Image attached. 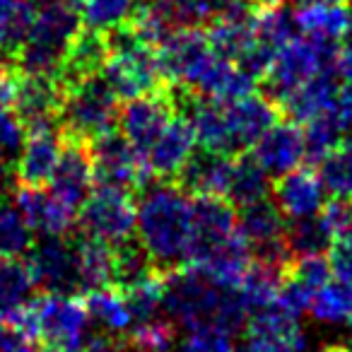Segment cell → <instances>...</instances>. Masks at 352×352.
Here are the masks:
<instances>
[{
	"label": "cell",
	"instance_id": "1",
	"mask_svg": "<svg viewBox=\"0 0 352 352\" xmlns=\"http://www.w3.org/2000/svg\"><path fill=\"white\" fill-rule=\"evenodd\" d=\"M176 107L191 118L203 147L232 157L249 152L263 138V133L278 123L280 116V107L265 94L217 102L184 89V97L176 99Z\"/></svg>",
	"mask_w": 352,
	"mask_h": 352
},
{
	"label": "cell",
	"instance_id": "2",
	"mask_svg": "<svg viewBox=\"0 0 352 352\" xmlns=\"http://www.w3.org/2000/svg\"><path fill=\"white\" fill-rule=\"evenodd\" d=\"M164 314L182 328L220 326L236 336L249 323V307L239 289L220 285L210 273L198 265H179L164 270Z\"/></svg>",
	"mask_w": 352,
	"mask_h": 352
},
{
	"label": "cell",
	"instance_id": "3",
	"mask_svg": "<svg viewBox=\"0 0 352 352\" xmlns=\"http://www.w3.org/2000/svg\"><path fill=\"white\" fill-rule=\"evenodd\" d=\"M193 230V196L169 179L150 182L138 196L135 234L157 268L188 263Z\"/></svg>",
	"mask_w": 352,
	"mask_h": 352
},
{
	"label": "cell",
	"instance_id": "4",
	"mask_svg": "<svg viewBox=\"0 0 352 352\" xmlns=\"http://www.w3.org/2000/svg\"><path fill=\"white\" fill-rule=\"evenodd\" d=\"M82 27L80 0H41L17 51V70L32 75H58Z\"/></svg>",
	"mask_w": 352,
	"mask_h": 352
},
{
	"label": "cell",
	"instance_id": "5",
	"mask_svg": "<svg viewBox=\"0 0 352 352\" xmlns=\"http://www.w3.org/2000/svg\"><path fill=\"white\" fill-rule=\"evenodd\" d=\"M12 323L39 342V352H85L92 338L85 302L65 292H44L30 299Z\"/></svg>",
	"mask_w": 352,
	"mask_h": 352
},
{
	"label": "cell",
	"instance_id": "6",
	"mask_svg": "<svg viewBox=\"0 0 352 352\" xmlns=\"http://www.w3.org/2000/svg\"><path fill=\"white\" fill-rule=\"evenodd\" d=\"M107 44L109 58L104 63L102 75L118 99L128 102V99L162 89L166 80L162 73L157 46L147 44L131 22L109 32Z\"/></svg>",
	"mask_w": 352,
	"mask_h": 352
},
{
	"label": "cell",
	"instance_id": "7",
	"mask_svg": "<svg viewBox=\"0 0 352 352\" xmlns=\"http://www.w3.org/2000/svg\"><path fill=\"white\" fill-rule=\"evenodd\" d=\"M118 97L104 75L78 80L65 87L63 107L58 113V123L65 138L92 142L104 133L116 131L118 126Z\"/></svg>",
	"mask_w": 352,
	"mask_h": 352
},
{
	"label": "cell",
	"instance_id": "8",
	"mask_svg": "<svg viewBox=\"0 0 352 352\" xmlns=\"http://www.w3.org/2000/svg\"><path fill=\"white\" fill-rule=\"evenodd\" d=\"M338 60H340V41L297 34L278 51L268 73L263 75L265 97L280 104L289 92L309 82L318 70L338 65Z\"/></svg>",
	"mask_w": 352,
	"mask_h": 352
},
{
	"label": "cell",
	"instance_id": "9",
	"mask_svg": "<svg viewBox=\"0 0 352 352\" xmlns=\"http://www.w3.org/2000/svg\"><path fill=\"white\" fill-rule=\"evenodd\" d=\"M78 215L82 236L118 246L135 234L138 201H133L126 188L97 184Z\"/></svg>",
	"mask_w": 352,
	"mask_h": 352
},
{
	"label": "cell",
	"instance_id": "10",
	"mask_svg": "<svg viewBox=\"0 0 352 352\" xmlns=\"http://www.w3.org/2000/svg\"><path fill=\"white\" fill-rule=\"evenodd\" d=\"M157 54H160L162 73H164L166 82L179 89H188V92L198 87L203 75L217 60L208 32L201 27L174 30L157 46Z\"/></svg>",
	"mask_w": 352,
	"mask_h": 352
},
{
	"label": "cell",
	"instance_id": "11",
	"mask_svg": "<svg viewBox=\"0 0 352 352\" xmlns=\"http://www.w3.org/2000/svg\"><path fill=\"white\" fill-rule=\"evenodd\" d=\"M92 155L94 176L97 184L104 186H118L126 191H142L152 182L150 166L145 157L126 140L121 131L104 133L102 138L87 142Z\"/></svg>",
	"mask_w": 352,
	"mask_h": 352
},
{
	"label": "cell",
	"instance_id": "12",
	"mask_svg": "<svg viewBox=\"0 0 352 352\" xmlns=\"http://www.w3.org/2000/svg\"><path fill=\"white\" fill-rule=\"evenodd\" d=\"M27 268L36 287L44 292L75 294L80 289L78 246L65 236H41L27 254Z\"/></svg>",
	"mask_w": 352,
	"mask_h": 352
},
{
	"label": "cell",
	"instance_id": "13",
	"mask_svg": "<svg viewBox=\"0 0 352 352\" xmlns=\"http://www.w3.org/2000/svg\"><path fill=\"white\" fill-rule=\"evenodd\" d=\"M176 113H179V107H176L174 92L157 89V92L128 99L123 104L121 113H118V131L145 157V152L164 133V128L169 126Z\"/></svg>",
	"mask_w": 352,
	"mask_h": 352
},
{
	"label": "cell",
	"instance_id": "14",
	"mask_svg": "<svg viewBox=\"0 0 352 352\" xmlns=\"http://www.w3.org/2000/svg\"><path fill=\"white\" fill-rule=\"evenodd\" d=\"M65 150V133L60 123H41L27 128L22 152L17 157L15 179L25 186H44L51 182L60 155Z\"/></svg>",
	"mask_w": 352,
	"mask_h": 352
},
{
	"label": "cell",
	"instance_id": "15",
	"mask_svg": "<svg viewBox=\"0 0 352 352\" xmlns=\"http://www.w3.org/2000/svg\"><path fill=\"white\" fill-rule=\"evenodd\" d=\"M94 186H97V176H94L89 145L82 140L65 138V150L60 155L54 176H51L49 191L58 201H63L73 212H80L89 193L94 191Z\"/></svg>",
	"mask_w": 352,
	"mask_h": 352
},
{
	"label": "cell",
	"instance_id": "16",
	"mask_svg": "<svg viewBox=\"0 0 352 352\" xmlns=\"http://www.w3.org/2000/svg\"><path fill=\"white\" fill-rule=\"evenodd\" d=\"M63 97L65 85L58 75H32L17 70L12 109L27 128L41 126V123H58Z\"/></svg>",
	"mask_w": 352,
	"mask_h": 352
},
{
	"label": "cell",
	"instance_id": "17",
	"mask_svg": "<svg viewBox=\"0 0 352 352\" xmlns=\"http://www.w3.org/2000/svg\"><path fill=\"white\" fill-rule=\"evenodd\" d=\"M196 145L198 135L191 118L179 111L164 128V133L145 152V162L150 166L152 179H176L186 166V162L193 157Z\"/></svg>",
	"mask_w": 352,
	"mask_h": 352
},
{
	"label": "cell",
	"instance_id": "18",
	"mask_svg": "<svg viewBox=\"0 0 352 352\" xmlns=\"http://www.w3.org/2000/svg\"><path fill=\"white\" fill-rule=\"evenodd\" d=\"M251 155L258 160V164L273 179L289 174L292 169L302 166V162L307 160L304 128L294 121H278L251 147Z\"/></svg>",
	"mask_w": 352,
	"mask_h": 352
},
{
	"label": "cell",
	"instance_id": "19",
	"mask_svg": "<svg viewBox=\"0 0 352 352\" xmlns=\"http://www.w3.org/2000/svg\"><path fill=\"white\" fill-rule=\"evenodd\" d=\"M342 87H345V82H342L340 68H338V65H328V68L318 70V73L314 75L309 82H304L302 87L289 92L278 107L289 121L304 126V123L311 121L314 116L328 111V109L340 99Z\"/></svg>",
	"mask_w": 352,
	"mask_h": 352
},
{
	"label": "cell",
	"instance_id": "20",
	"mask_svg": "<svg viewBox=\"0 0 352 352\" xmlns=\"http://www.w3.org/2000/svg\"><path fill=\"white\" fill-rule=\"evenodd\" d=\"M326 186H323L318 171L297 166L289 174L280 176L273 188V201L283 210L287 220H304L314 217L326 206Z\"/></svg>",
	"mask_w": 352,
	"mask_h": 352
},
{
	"label": "cell",
	"instance_id": "21",
	"mask_svg": "<svg viewBox=\"0 0 352 352\" xmlns=\"http://www.w3.org/2000/svg\"><path fill=\"white\" fill-rule=\"evenodd\" d=\"M232 166H234L232 155L203 147L201 152H193V157L186 162L179 174V184L193 198H227Z\"/></svg>",
	"mask_w": 352,
	"mask_h": 352
},
{
	"label": "cell",
	"instance_id": "22",
	"mask_svg": "<svg viewBox=\"0 0 352 352\" xmlns=\"http://www.w3.org/2000/svg\"><path fill=\"white\" fill-rule=\"evenodd\" d=\"M20 210L25 212L32 232L39 236H65L73 227L78 212H73L63 201L46 191L44 186H25L20 184L15 193Z\"/></svg>",
	"mask_w": 352,
	"mask_h": 352
},
{
	"label": "cell",
	"instance_id": "23",
	"mask_svg": "<svg viewBox=\"0 0 352 352\" xmlns=\"http://www.w3.org/2000/svg\"><path fill=\"white\" fill-rule=\"evenodd\" d=\"M232 0H140V10L155 17L164 30H188V27H210Z\"/></svg>",
	"mask_w": 352,
	"mask_h": 352
},
{
	"label": "cell",
	"instance_id": "24",
	"mask_svg": "<svg viewBox=\"0 0 352 352\" xmlns=\"http://www.w3.org/2000/svg\"><path fill=\"white\" fill-rule=\"evenodd\" d=\"M85 307H87L89 321L97 328L99 333L111 338H126L133 328V316L131 309H128L126 292L116 285L102 289H92L87 292L85 299Z\"/></svg>",
	"mask_w": 352,
	"mask_h": 352
},
{
	"label": "cell",
	"instance_id": "25",
	"mask_svg": "<svg viewBox=\"0 0 352 352\" xmlns=\"http://www.w3.org/2000/svg\"><path fill=\"white\" fill-rule=\"evenodd\" d=\"M107 58H109L107 34L82 27V32L75 36L73 46H70L68 56H65V63H63V68H60L58 78L63 80V85L68 87V85L78 82V80L99 75L104 70Z\"/></svg>",
	"mask_w": 352,
	"mask_h": 352
},
{
	"label": "cell",
	"instance_id": "26",
	"mask_svg": "<svg viewBox=\"0 0 352 352\" xmlns=\"http://www.w3.org/2000/svg\"><path fill=\"white\" fill-rule=\"evenodd\" d=\"M297 15L299 32L314 39H331L342 41L350 25L352 10L345 8V3H323V0H314V3H302L294 10Z\"/></svg>",
	"mask_w": 352,
	"mask_h": 352
},
{
	"label": "cell",
	"instance_id": "27",
	"mask_svg": "<svg viewBox=\"0 0 352 352\" xmlns=\"http://www.w3.org/2000/svg\"><path fill=\"white\" fill-rule=\"evenodd\" d=\"M270 179L273 176L258 164L251 152L234 157V166H232V179L230 188H227V201L234 203L236 208L251 206L270 198Z\"/></svg>",
	"mask_w": 352,
	"mask_h": 352
},
{
	"label": "cell",
	"instance_id": "28",
	"mask_svg": "<svg viewBox=\"0 0 352 352\" xmlns=\"http://www.w3.org/2000/svg\"><path fill=\"white\" fill-rule=\"evenodd\" d=\"M287 270L289 268H283V265L268 263V261H261V258L251 261L239 287H236L251 314L278 299L280 287H283L285 278H287Z\"/></svg>",
	"mask_w": 352,
	"mask_h": 352
},
{
	"label": "cell",
	"instance_id": "29",
	"mask_svg": "<svg viewBox=\"0 0 352 352\" xmlns=\"http://www.w3.org/2000/svg\"><path fill=\"white\" fill-rule=\"evenodd\" d=\"M34 287L27 263L0 258V326L15 321L17 314L30 304Z\"/></svg>",
	"mask_w": 352,
	"mask_h": 352
},
{
	"label": "cell",
	"instance_id": "30",
	"mask_svg": "<svg viewBox=\"0 0 352 352\" xmlns=\"http://www.w3.org/2000/svg\"><path fill=\"white\" fill-rule=\"evenodd\" d=\"M78 246V273H80V289H102L113 285V246L104 241L82 239L75 241Z\"/></svg>",
	"mask_w": 352,
	"mask_h": 352
},
{
	"label": "cell",
	"instance_id": "31",
	"mask_svg": "<svg viewBox=\"0 0 352 352\" xmlns=\"http://www.w3.org/2000/svg\"><path fill=\"white\" fill-rule=\"evenodd\" d=\"M32 227L15 198L0 196V258L17 261L32 249Z\"/></svg>",
	"mask_w": 352,
	"mask_h": 352
},
{
	"label": "cell",
	"instance_id": "32",
	"mask_svg": "<svg viewBox=\"0 0 352 352\" xmlns=\"http://www.w3.org/2000/svg\"><path fill=\"white\" fill-rule=\"evenodd\" d=\"M309 314L321 326H338L345 323L352 314V283L333 275L311 299Z\"/></svg>",
	"mask_w": 352,
	"mask_h": 352
},
{
	"label": "cell",
	"instance_id": "33",
	"mask_svg": "<svg viewBox=\"0 0 352 352\" xmlns=\"http://www.w3.org/2000/svg\"><path fill=\"white\" fill-rule=\"evenodd\" d=\"M34 12L32 0H0V58H17Z\"/></svg>",
	"mask_w": 352,
	"mask_h": 352
},
{
	"label": "cell",
	"instance_id": "34",
	"mask_svg": "<svg viewBox=\"0 0 352 352\" xmlns=\"http://www.w3.org/2000/svg\"><path fill=\"white\" fill-rule=\"evenodd\" d=\"M318 176L328 196L352 203V138L338 142L318 160Z\"/></svg>",
	"mask_w": 352,
	"mask_h": 352
},
{
	"label": "cell",
	"instance_id": "35",
	"mask_svg": "<svg viewBox=\"0 0 352 352\" xmlns=\"http://www.w3.org/2000/svg\"><path fill=\"white\" fill-rule=\"evenodd\" d=\"M155 261L150 258L147 249L140 244L138 236L113 246V285L121 289L133 287L140 280L157 273Z\"/></svg>",
	"mask_w": 352,
	"mask_h": 352
},
{
	"label": "cell",
	"instance_id": "36",
	"mask_svg": "<svg viewBox=\"0 0 352 352\" xmlns=\"http://www.w3.org/2000/svg\"><path fill=\"white\" fill-rule=\"evenodd\" d=\"M285 239H287V246L294 258L328 254L331 246L336 244V236L326 227V222L321 220V215L304 217V220H289Z\"/></svg>",
	"mask_w": 352,
	"mask_h": 352
},
{
	"label": "cell",
	"instance_id": "37",
	"mask_svg": "<svg viewBox=\"0 0 352 352\" xmlns=\"http://www.w3.org/2000/svg\"><path fill=\"white\" fill-rule=\"evenodd\" d=\"M338 104V102H336ZM336 104L328 111L314 116L311 121L304 123V140H307V160L318 162L323 155L333 150L338 142L347 140V128L338 113Z\"/></svg>",
	"mask_w": 352,
	"mask_h": 352
},
{
	"label": "cell",
	"instance_id": "38",
	"mask_svg": "<svg viewBox=\"0 0 352 352\" xmlns=\"http://www.w3.org/2000/svg\"><path fill=\"white\" fill-rule=\"evenodd\" d=\"M140 0H80L82 25L87 30L109 34L111 30L128 25L135 15Z\"/></svg>",
	"mask_w": 352,
	"mask_h": 352
},
{
	"label": "cell",
	"instance_id": "39",
	"mask_svg": "<svg viewBox=\"0 0 352 352\" xmlns=\"http://www.w3.org/2000/svg\"><path fill=\"white\" fill-rule=\"evenodd\" d=\"M179 331L182 328L176 326L166 314L152 318L140 326H133L128 333V342L135 352H176L179 347Z\"/></svg>",
	"mask_w": 352,
	"mask_h": 352
},
{
	"label": "cell",
	"instance_id": "40",
	"mask_svg": "<svg viewBox=\"0 0 352 352\" xmlns=\"http://www.w3.org/2000/svg\"><path fill=\"white\" fill-rule=\"evenodd\" d=\"M128 309H131L133 326H140L164 314V280L162 275H150L133 287H126Z\"/></svg>",
	"mask_w": 352,
	"mask_h": 352
},
{
	"label": "cell",
	"instance_id": "41",
	"mask_svg": "<svg viewBox=\"0 0 352 352\" xmlns=\"http://www.w3.org/2000/svg\"><path fill=\"white\" fill-rule=\"evenodd\" d=\"M176 352H234V336L220 326H198L184 333Z\"/></svg>",
	"mask_w": 352,
	"mask_h": 352
},
{
	"label": "cell",
	"instance_id": "42",
	"mask_svg": "<svg viewBox=\"0 0 352 352\" xmlns=\"http://www.w3.org/2000/svg\"><path fill=\"white\" fill-rule=\"evenodd\" d=\"M289 275L304 285L311 294H316L328 280L333 278V265L326 254L318 256H304V258H294L289 265Z\"/></svg>",
	"mask_w": 352,
	"mask_h": 352
},
{
	"label": "cell",
	"instance_id": "43",
	"mask_svg": "<svg viewBox=\"0 0 352 352\" xmlns=\"http://www.w3.org/2000/svg\"><path fill=\"white\" fill-rule=\"evenodd\" d=\"M318 215H321V220L326 222V227L333 232L336 239H340V236H345L352 232V206H350V201H338V198H331Z\"/></svg>",
	"mask_w": 352,
	"mask_h": 352
},
{
	"label": "cell",
	"instance_id": "44",
	"mask_svg": "<svg viewBox=\"0 0 352 352\" xmlns=\"http://www.w3.org/2000/svg\"><path fill=\"white\" fill-rule=\"evenodd\" d=\"M328 258L333 265V275L352 283V232L336 239V244L328 251Z\"/></svg>",
	"mask_w": 352,
	"mask_h": 352
},
{
	"label": "cell",
	"instance_id": "45",
	"mask_svg": "<svg viewBox=\"0 0 352 352\" xmlns=\"http://www.w3.org/2000/svg\"><path fill=\"white\" fill-rule=\"evenodd\" d=\"M0 352H39L34 338L27 336L15 323L0 326Z\"/></svg>",
	"mask_w": 352,
	"mask_h": 352
},
{
	"label": "cell",
	"instance_id": "46",
	"mask_svg": "<svg viewBox=\"0 0 352 352\" xmlns=\"http://www.w3.org/2000/svg\"><path fill=\"white\" fill-rule=\"evenodd\" d=\"M85 352H128V347L123 345L118 338L97 333V336H92L87 340V345H85Z\"/></svg>",
	"mask_w": 352,
	"mask_h": 352
},
{
	"label": "cell",
	"instance_id": "47",
	"mask_svg": "<svg viewBox=\"0 0 352 352\" xmlns=\"http://www.w3.org/2000/svg\"><path fill=\"white\" fill-rule=\"evenodd\" d=\"M234 352H278V350L273 345H268L265 340H261V338L244 333V338L234 345Z\"/></svg>",
	"mask_w": 352,
	"mask_h": 352
},
{
	"label": "cell",
	"instance_id": "48",
	"mask_svg": "<svg viewBox=\"0 0 352 352\" xmlns=\"http://www.w3.org/2000/svg\"><path fill=\"white\" fill-rule=\"evenodd\" d=\"M318 352H350V347L340 345V342H331V345H323Z\"/></svg>",
	"mask_w": 352,
	"mask_h": 352
},
{
	"label": "cell",
	"instance_id": "49",
	"mask_svg": "<svg viewBox=\"0 0 352 352\" xmlns=\"http://www.w3.org/2000/svg\"><path fill=\"white\" fill-rule=\"evenodd\" d=\"M342 49H352V15H350V25H347V32L342 36Z\"/></svg>",
	"mask_w": 352,
	"mask_h": 352
},
{
	"label": "cell",
	"instance_id": "50",
	"mask_svg": "<svg viewBox=\"0 0 352 352\" xmlns=\"http://www.w3.org/2000/svg\"><path fill=\"white\" fill-rule=\"evenodd\" d=\"M345 328H347V340H350V345H352V314H350V318L345 321Z\"/></svg>",
	"mask_w": 352,
	"mask_h": 352
},
{
	"label": "cell",
	"instance_id": "51",
	"mask_svg": "<svg viewBox=\"0 0 352 352\" xmlns=\"http://www.w3.org/2000/svg\"><path fill=\"white\" fill-rule=\"evenodd\" d=\"M299 6H302V3H314V0H297ZM323 3H345V0H323Z\"/></svg>",
	"mask_w": 352,
	"mask_h": 352
},
{
	"label": "cell",
	"instance_id": "52",
	"mask_svg": "<svg viewBox=\"0 0 352 352\" xmlns=\"http://www.w3.org/2000/svg\"><path fill=\"white\" fill-rule=\"evenodd\" d=\"M261 3H280V0H261Z\"/></svg>",
	"mask_w": 352,
	"mask_h": 352
},
{
	"label": "cell",
	"instance_id": "53",
	"mask_svg": "<svg viewBox=\"0 0 352 352\" xmlns=\"http://www.w3.org/2000/svg\"><path fill=\"white\" fill-rule=\"evenodd\" d=\"M128 352H135V350H133V347H128Z\"/></svg>",
	"mask_w": 352,
	"mask_h": 352
}]
</instances>
